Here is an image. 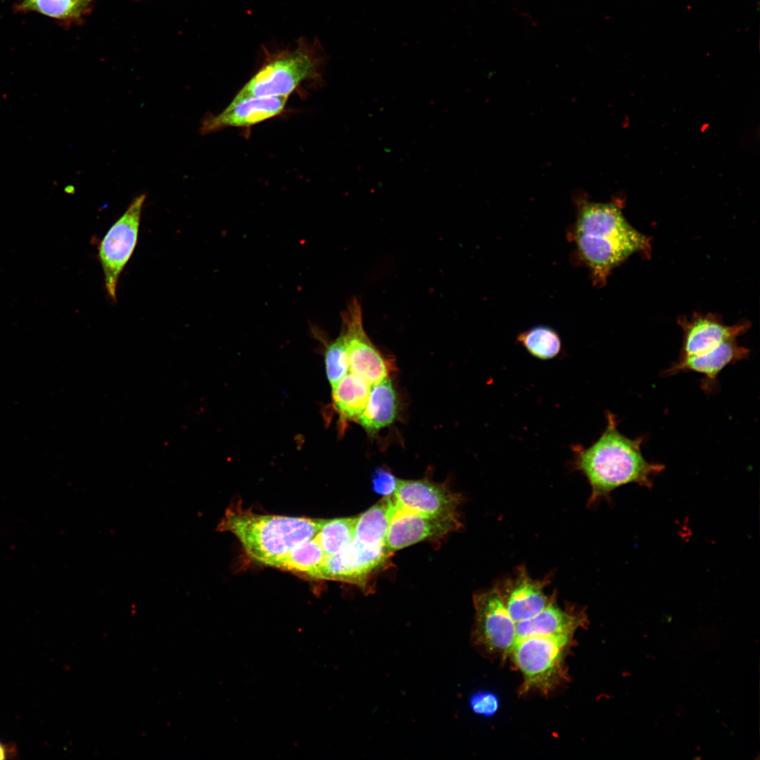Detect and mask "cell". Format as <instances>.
I'll return each mask as SVG.
<instances>
[{
	"mask_svg": "<svg viewBox=\"0 0 760 760\" xmlns=\"http://www.w3.org/2000/svg\"><path fill=\"white\" fill-rule=\"evenodd\" d=\"M606 419L605 429L595 443L588 448L572 447L574 467L591 487L590 504L629 483L650 488L653 477L665 469L664 464L649 462L643 456V436L631 438L623 435L618 429L616 416L610 411H606Z\"/></svg>",
	"mask_w": 760,
	"mask_h": 760,
	"instance_id": "obj_1",
	"label": "cell"
},
{
	"mask_svg": "<svg viewBox=\"0 0 760 760\" xmlns=\"http://www.w3.org/2000/svg\"><path fill=\"white\" fill-rule=\"evenodd\" d=\"M573 237L597 285L605 283L611 272L631 255L650 249L648 238L634 229L614 203H583Z\"/></svg>",
	"mask_w": 760,
	"mask_h": 760,
	"instance_id": "obj_2",
	"label": "cell"
},
{
	"mask_svg": "<svg viewBox=\"0 0 760 760\" xmlns=\"http://www.w3.org/2000/svg\"><path fill=\"white\" fill-rule=\"evenodd\" d=\"M324 519L260 514L229 509L217 526L234 534L248 556L268 566L298 544L313 538Z\"/></svg>",
	"mask_w": 760,
	"mask_h": 760,
	"instance_id": "obj_3",
	"label": "cell"
},
{
	"mask_svg": "<svg viewBox=\"0 0 760 760\" xmlns=\"http://www.w3.org/2000/svg\"><path fill=\"white\" fill-rule=\"evenodd\" d=\"M323 58L316 42L299 39L293 49L268 53L260 69L232 101L253 96H286L303 82L320 77Z\"/></svg>",
	"mask_w": 760,
	"mask_h": 760,
	"instance_id": "obj_4",
	"label": "cell"
},
{
	"mask_svg": "<svg viewBox=\"0 0 760 760\" xmlns=\"http://www.w3.org/2000/svg\"><path fill=\"white\" fill-rule=\"evenodd\" d=\"M680 326L684 335L679 357H688L697 367L734 362L744 355L737 338L748 329V323L728 326L714 315H699L680 320Z\"/></svg>",
	"mask_w": 760,
	"mask_h": 760,
	"instance_id": "obj_5",
	"label": "cell"
},
{
	"mask_svg": "<svg viewBox=\"0 0 760 760\" xmlns=\"http://www.w3.org/2000/svg\"><path fill=\"white\" fill-rule=\"evenodd\" d=\"M571 638L531 636L517 640L510 651L524 677V690L549 692L565 677L564 661Z\"/></svg>",
	"mask_w": 760,
	"mask_h": 760,
	"instance_id": "obj_6",
	"label": "cell"
},
{
	"mask_svg": "<svg viewBox=\"0 0 760 760\" xmlns=\"http://www.w3.org/2000/svg\"><path fill=\"white\" fill-rule=\"evenodd\" d=\"M144 194L131 202L125 212L110 227L99 247V258L108 296L116 300V289L121 272L131 258L137 243Z\"/></svg>",
	"mask_w": 760,
	"mask_h": 760,
	"instance_id": "obj_7",
	"label": "cell"
},
{
	"mask_svg": "<svg viewBox=\"0 0 760 760\" xmlns=\"http://www.w3.org/2000/svg\"><path fill=\"white\" fill-rule=\"evenodd\" d=\"M475 620L473 644L488 653H510L517 641L516 623L509 615L498 586L474 595Z\"/></svg>",
	"mask_w": 760,
	"mask_h": 760,
	"instance_id": "obj_8",
	"label": "cell"
},
{
	"mask_svg": "<svg viewBox=\"0 0 760 760\" xmlns=\"http://www.w3.org/2000/svg\"><path fill=\"white\" fill-rule=\"evenodd\" d=\"M392 555L385 545H370L353 539L340 552L326 557L316 579L340 581L365 587Z\"/></svg>",
	"mask_w": 760,
	"mask_h": 760,
	"instance_id": "obj_9",
	"label": "cell"
},
{
	"mask_svg": "<svg viewBox=\"0 0 760 760\" xmlns=\"http://www.w3.org/2000/svg\"><path fill=\"white\" fill-rule=\"evenodd\" d=\"M349 361V372L371 385L388 377V364L365 331L361 305L355 297L341 313Z\"/></svg>",
	"mask_w": 760,
	"mask_h": 760,
	"instance_id": "obj_10",
	"label": "cell"
},
{
	"mask_svg": "<svg viewBox=\"0 0 760 760\" xmlns=\"http://www.w3.org/2000/svg\"><path fill=\"white\" fill-rule=\"evenodd\" d=\"M397 511L434 517L457 516L460 496L429 479L401 480L392 495Z\"/></svg>",
	"mask_w": 760,
	"mask_h": 760,
	"instance_id": "obj_11",
	"label": "cell"
},
{
	"mask_svg": "<svg viewBox=\"0 0 760 760\" xmlns=\"http://www.w3.org/2000/svg\"><path fill=\"white\" fill-rule=\"evenodd\" d=\"M460 526L457 516L434 517L395 510L385 546L393 553L423 540L443 537Z\"/></svg>",
	"mask_w": 760,
	"mask_h": 760,
	"instance_id": "obj_12",
	"label": "cell"
},
{
	"mask_svg": "<svg viewBox=\"0 0 760 760\" xmlns=\"http://www.w3.org/2000/svg\"><path fill=\"white\" fill-rule=\"evenodd\" d=\"M286 96H253L231 101L217 115L208 114L201 122L202 134L229 127H249L280 114L285 108Z\"/></svg>",
	"mask_w": 760,
	"mask_h": 760,
	"instance_id": "obj_13",
	"label": "cell"
},
{
	"mask_svg": "<svg viewBox=\"0 0 760 760\" xmlns=\"http://www.w3.org/2000/svg\"><path fill=\"white\" fill-rule=\"evenodd\" d=\"M547 584V579H533L522 566L497 586L512 620L518 623L536 616L552 601L545 593Z\"/></svg>",
	"mask_w": 760,
	"mask_h": 760,
	"instance_id": "obj_14",
	"label": "cell"
},
{
	"mask_svg": "<svg viewBox=\"0 0 760 760\" xmlns=\"http://www.w3.org/2000/svg\"><path fill=\"white\" fill-rule=\"evenodd\" d=\"M584 619L582 614L563 609L552 600L536 616L516 623L517 640L531 636L571 638Z\"/></svg>",
	"mask_w": 760,
	"mask_h": 760,
	"instance_id": "obj_15",
	"label": "cell"
},
{
	"mask_svg": "<svg viewBox=\"0 0 760 760\" xmlns=\"http://www.w3.org/2000/svg\"><path fill=\"white\" fill-rule=\"evenodd\" d=\"M398 398L388 377L371 385L366 406L357 422L369 435L389 426L396 418Z\"/></svg>",
	"mask_w": 760,
	"mask_h": 760,
	"instance_id": "obj_16",
	"label": "cell"
},
{
	"mask_svg": "<svg viewBox=\"0 0 760 760\" xmlns=\"http://www.w3.org/2000/svg\"><path fill=\"white\" fill-rule=\"evenodd\" d=\"M98 0H18L15 13H37L54 19L63 27L80 25L92 12Z\"/></svg>",
	"mask_w": 760,
	"mask_h": 760,
	"instance_id": "obj_17",
	"label": "cell"
},
{
	"mask_svg": "<svg viewBox=\"0 0 760 760\" xmlns=\"http://www.w3.org/2000/svg\"><path fill=\"white\" fill-rule=\"evenodd\" d=\"M370 387L365 379L350 372L331 387L333 405L343 421L357 422L366 406Z\"/></svg>",
	"mask_w": 760,
	"mask_h": 760,
	"instance_id": "obj_18",
	"label": "cell"
},
{
	"mask_svg": "<svg viewBox=\"0 0 760 760\" xmlns=\"http://www.w3.org/2000/svg\"><path fill=\"white\" fill-rule=\"evenodd\" d=\"M395 512L392 495L384 497L357 516L353 539L370 545H385V538Z\"/></svg>",
	"mask_w": 760,
	"mask_h": 760,
	"instance_id": "obj_19",
	"label": "cell"
},
{
	"mask_svg": "<svg viewBox=\"0 0 760 760\" xmlns=\"http://www.w3.org/2000/svg\"><path fill=\"white\" fill-rule=\"evenodd\" d=\"M326 555L315 538L308 539L268 566L316 579Z\"/></svg>",
	"mask_w": 760,
	"mask_h": 760,
	"instance_id": "obj_20",
	"label": "cell"
},
{
	"mask_svg": "<svg viewBox=\"0 0 760 760\" xmlns=\"http://www.w3.org/2000/svg\"><path fill=\"white\" fill-rule=\"evenodd\" d=\"M517 341L531 356L541 360L556 358L562 352V342L553 328L538 325L520 333Z\"/></svg>",
	"mask_w": 760,
	"mask_h": 760,
	"instance_id": "obj_21",
	"label": "cell"
},
{
	"mask_svg": "<svg viewBox=\"0 0 760 760\" xmlns=\"http://www.w3.org/2000/svg\"><path fill=\"white\" fill-rule=\"evenodd\" d=\"M357 517L326 519L314 536L326 557L334 555L353 539Z\"/></svg>",
	"mask_w": 760,
	"mask_h": 760,
	"instance_id": "obj_22",
	"label": "cell"
},
{
	"mask_svg": "<svg viewBox=\"0 0 760 760\" xmlns=\"http://www.w3.org/2000/svg\"><path fill=\"white\" fill-rule=\"evenodd\" d=\"M324 363L327 377L331 387L349 372L348 355L343 330L335 340L327 343Z\"/></svg>",
	"mask_w": 760,
	"mask_h": 760,
	"instance_id": "obj_23",
	"label": "cell"
},
{
	"mask_svg": "<svg viewBox=\"0 0 760 760\" xmlns=\"http://www.w3.org/2000/svg\"><path fill=\"white\" fill-rule=\"evenodd\" d=\"M469 706L476 714L490 717L495 715L500 707L498 697L490 691H479L470 697Z\"/></svg>",
	"mask_w": 760,
	"mask_h": 760,
	"instance_id": "obj_24",
	"label": "cell"
},
{
	"mask_svg": "<svg viewBox=\"0 0 760 760\" xmlns=\"http://www.w3.org/2000/svg\"><path fill=\"white\" fill-rule=\"evenodd\" d=\"M399 479L396 478L388 469L378 467L372 474V483L373 490L384 497L391 496L394 494Z\"/></svg>",
	"mask_w": 760,
	"mask_h": 760,
	"instance_id": "obj_25",
	"label": "cell"
},
{
	"mask_svg": "<svg viewBox=\"0 0 760 760\" xmlns=\"http://www.w3.org/2000/svg\"><path fill=\"white\" fill-rule=\"evenodd\" d=\"M18 754L15 743H3L0 741V759H15Z\"/></svg>",
	"mask_w": 760,
	"mask_h": 760,
	"instance_id": "obj_26",
	"label": "cell"
}]
</instances>
